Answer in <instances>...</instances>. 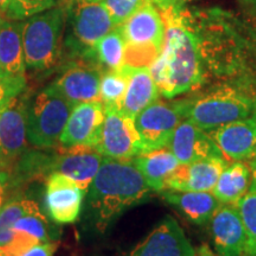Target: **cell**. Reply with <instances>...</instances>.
<instances>
[{
	"instance_id": "cell-1",
	"label": "cell",
	"mask_w": 256,
	"mask_h": 256,
	"mask_svg": "<svg viewBox=\"0 0 256 256\" xmlns=\"http://www.w3.org/2000/svg\"><path fill=\"white\" fill-rule=\"evenodd\" d=\"M166 25L165 43L150 66L159 92L174 98L200 87L204 81L200 40L179 10L160 12Z\"/></svg>"
},
{
	"instance_id": "cell-2",
	"label": "cell",
	"mask_w": 256,
	"mask_h": 256,
	"mask_svg": "<svg viewBox=\"0 0 256 256\" xmlns=\"http://www.w3.org/2000/svg\"><path fill=\"white\" fill-rule=\"evenodd\" d=\"M151 191L132 160L104 156L101 168L89 188V206L96 224L104 232L128 208L140 203Z\"/></svg>"
},
{
	"instance_id": "cell-3",
	"label": "cell",
	"mask_w": 256,
	"mask_h": 256,
	"mask_svg": "<svg viewBox=\"0 0 256 256\" xmlns=\"http://www.w3.org/2000/svg\"><path fill=\"white\" fill-rule=\"evenodd\" d=\"M119 28L126 42L124 64L133 68L151 66L162 52L166 36L165 22L156 6L148 2Z\"/></svg>"
},
{
	"instance_id": "cell-4",
	"label": "cell",
	"mask_w": 256,
	"mask_h": 256,
	"mask_svg": "<svg viewBox=\"0 0 256 256\" xmlns=\"http://www.w3.org/2000/svg\"><path fill=\"white\" fill-rule=\"evenodd\" d=\"M64 18V8H50L23 24L25 63L28 68L44 72L55 66L60 54Z\"/></svg>"
},
{
	"instance_id": "cell-5",
	"label": "cell",
	"mask_w": 256,
	"mask_h": 256,
	"mask_svg": "<svg viewBox=\"0 0 256 256\" xmlns=\"http://www.w3.org/2000/svg\"><path fill=\"white\" fill-rule=\"evenodd\" d=\"M74 106L52 87L40 92L28 108V139L37 148L60 147Z\"/></svg>"
},
{
	"instance_id": "cell-6",
	"label": "cell",
	"mask_w": 256,
	"mask_h": 256,
	"mask_svg": "<svg viewBox=\"0 0 256 256\" xmlns=\"http://www.w3.org/2000/svg\"><path fill=\"white\" fill-rule=\"evenodd\" d=\"M256 100L232 88H222L190 100L186 114L190 121L208 133L235 121L244 119L254 112Z\"/></svg>"
},
{
	"instance_id": "cell-7",
	"label": "cell",
	"mask_w": 256,
	"mask_h": 256,
	"mask_svg": "<svg viewBox=\"0 0 256 256\" xmlns=\"http://www.w3.org/2000/svg\"><path fill=\"white\" fill-rule=\"evenodd\" d=\"M69 20L72 36L68 43L75 52L84 57L92 56L98 42L116 28L107 8L90 0H72Z\"/></svg>"
},
{
	"instance_id": "cell-8",
	"label": "cell",
	"mask_w": 256,
	"mask_h": 256,
	"mask_svg": "<svg viewBox=\"0 0 256 256\" xmlns=\"http://www.w3.org/2000/svg\"><path fill=\"white\" fill-rule=\"evenodd\" d=\"M104 156L96 148L90 147H72L63 148L60 156H37L32 159V168H38L37 174L46 176L62 174L75 182L80 188L88 191L101 168Z\"/></svg>"
},
{
	"instance_id": "cell-9",
	"label": "cell",
	"mask_w": 256,
	"mask_h": 256,
	"mask_svg": "<svg viewBox=\"0 0 256 256\" xmlns=\"http://www.w3.org/2000/svg\"><path fill=\"white\" fill-rule=\"evenodd\" d=\"M190 100L154 102L136 118V126L146 152L168 148L177 127L186 119Z\"/></svg>"
},
{
	"instance_id": "cell-10",
	"label": "cell",
	"mask_w": 256,
	"mask_h": 256,
	"mask_svg": "<svg viewBox=\"0 0 256 256\" xmlns=\"http://www.w3.org/2000/svg\"><path fill=\"white\" fill-rule=\"evenodd\" d=\"M104 156L118 160H133L145 153L136 120L122 110L106 108L101 142L96 147Z\"/></svg>"
},
{
	"instance_id": "cell-11",
	"label": "cell",
	"mask_w": 256,
	"mask_h": 256,
	"mask_svg": "<svg viewBox=\"0 0 256 256\" xmlns=\"http://www.w3.org/2000/svg\"><path fill=\"white\" fill-rule=\"evenodd\" d=\"M104 119L106 108L100 100L75 106L60 136V147L96 148L101 142Z\"/></svg>"
},
{
	"instance_id": "cell-12",
	"label": "cell",
	"mask_w": 256,
	"mask_h": 256,
	"mask_svg": "<svg viewBox=\"0 0 256 256\" xmlns=\"http://www.w3.org/2000/svg\"><path fill=\"white\" fill-rule=\"evenodd\" d=\"M211 236L220 256H246L248 235L238 206L222 204L210 220Z\"/></svg>"
},
{
	"instance_id": "cell-13",
	"label": "cell",
	"mask_w": 256,
	"mask_h": 256,
	"mask_svg": "<svg viewBox=\"0 0 256 256\" xmlns=\"http://www.w3.org/2000/svg\"><path fill=\"white\" fill-rule=\"evenodd\" d=\"M130 256H196V250L177 220L166 216Z\"/></svg>"
},
{
	"instance_id": "cell-14",
	"label": "cell",
	"mask_w": 256,
	"mask_h": 256,
	"mask_svg": "<svg viewBox=\"0 0 256 256\" xmlns=\"http://www.w3.org/2000/svg\"><path fill=\"white\" fill-rule=\"evenodd\" d=\"M86 192L66 176H50L46 182V202L52 220L58 224L76 222L81 214Z\"/></svg>"
},
{
	"instance_id": "cell-15",
	"label": "cell",
	"mask_w": 256,
	"mask_h": 256,
	"mask_svg": "<svg viewBox=\"0 0 256 256\" xmlns=\"http://www.w3.org/2000/svg\"><path fill=\"white\" fill-rule=\"evenodd\" d=\"M168 148L180 165L209 158H224L210 133L184 120L176 130Z\"/></svg>"
},
{
	"instance_id": "cell-16",
	"label": "cell",
	"mask_w": 256,
	"mask_h": 256,
	"mask_svg": "<svg viewBox=\"0 0 256 256\" xmlns=\"http://www.w3.org/2000/svg\"><path fill=\"white\" fill-rule=\"evenodd\" d=\"M210 136L228 162L249 160L256 147V107L249 116L226 124Z\"/></svg>"
},
{
	"instance_id": "cell-17",
	"label": "cell",
	"mask_w": 256,
	"mask_h": 256,
	"mask_svg": "<svg viewBox=\"0 0 256 256\" xmlns=\"http://www.w3.org/2000/svg\"><path fill=\"white\" fill-rule=\"evenodd\" d=\"M226 166V158H209L180 165L168 178L165 190L211 192Z\"/></svg>"
},
{
	"instance_id": "cell-18",
	"label": "cell",
	"mask_w": 256,
	"mask_h": 256,
	"mask_svg": "<svg viewBox=\"0 0 256 256\" xmlns=\"http://www.w3.org/2000/svg\"><path fill=\"white\" fill-rule=\"evenodd\" d=\"M100 70L82 63H74L51 84L74 107L80 104L100 100Z\"/></svg>"
},
{
	"instance_id": "cell-19",
	"label": "cell",
	"mask_w": 256,
	"mask_h": 256,
	"mask_svg": "<svg viewBox=\"0 0 256 256\" xmlns=\"http://www.w3.org/2000/svg\"><path fill=\"white\" fill-rule=\"evenodd\" d=\"M28 108L26 100L17 96L0 112V145L10 159L18 158L26 148Z\"/></svg>"
},
{
	"instance_id": "cell-20",
	"label": "cell",
	"mask_w": 256,
	"mask_h": 256,
	"mask_svg": "<svg viewBox=\"0 0 256 256\" xmlns=\"http://www.w3.org/2000/svg\"><path fill=\"white\" fill-rule=\"evenodd\" d=\"M159 94V89L152 78L150 66H140V68L130 66L128 87L121 110L127 116L136 120V118L142 110L156 102Z\"/></svg>"
},
{
	"instance_id": "cell-21",
	"label": "cell",
	"mask_w": 256,
	"mask_h": 256,
	"mask_svg": "<svg viewBox=\"0 0 256 256\" xmlns=\"http://www.w3.org/2000/svg\"><path fill=\"white\" fill-rule=\"evenodd\" d=\"M162 197L197 226L209 223L222 206L211 192L165 190L162 191Z\"/></svg>"
},
{
	"instance_id": "cell-22",
	"label": "cell",
	"mask_w": 256,
	"mask_h": 256,
	"mask_svg": "<svg viewBox=\"0 0 256 256\" xmlns=\"http://www.w3.org/2000/svg\"><path fill=\"white\" fill-rule=\"evenodd\" d=\"M23 24L2 19L0 24V74L25 76Z\"/></svg>"
},
{
	"instance_id": "cell-23",
	"label": "cell",
	"mask_w": 256,
	"mask_h": 256,
	"mask_svg": "<svg viewBox=\"0 0 256 256\" xmlns=\"http://www.w3.org/2000/svg\"><path fill=\"white\" fill-rule=\"evenodd\" d=\"M132 162L145 178L150 188L158 192L165 190L168 178L180 166V162L168 148L146 152Z\"/></svg>"
},
{
	"instance_id": "cell-24",
	"label": "cell",
	"mask_w": 256,
	"mask_h": 256,
	"mask_svg": "<svg viewBox=\"0 0 256 256\" xmlns=\"http://www.w3.org/2000/svg\"><path fill=\"white\" fill-rule=\"evenodd\" d=\"M252 183V171L249 165L243 162H232L220 176L218 180L211 191L222 204L238 206L243 196L248 194Z\"/></svg>"
},
{
	"instance_id": "cell-25",
	"label": "cell",
	"mask_w": 256,
	"mask_h": 256,
	"mask_svg": "<svg viewBox=\"0 0 256 256\" xmlns=\"http://www.w3.org/2000/svg\"><path fill=\"white\" fill-rule=\"evenodd\" d=\"M130 66L124 64L122 68L108 70L102 74L100 83V101L104 108L120 110L128 87Z\"/></svg>"
},
{
	"instance_id": "cell-26",
	"label": "cell",
	"mask_w": 256,
	"mask_h": 256,
	"mask_svg": "<svg viewBox=\"0 0 256 256\" xmlns=\"http://www.w3.org/2000/svg\"><path fill=\"white\" fill-rule=\"evenodd\" d=\"M92 56L108 70L122 68L126 57V42L119 28H115L98 42L92 51Z\"/></svg>"
},
{
	"instance_id": "cell-27",
	"label": "cell",
	"mask_w": 256,
	"mask_h": 256,
	"mask_svg": "<svg viewBox=\"0 0 256 256\" xmlns=\"http://www.w3.org/2000/svg\"><path fill=\"white\" fill-rule=\"evenodd\" d=\"M36 202L31 200H16L6 204L0 211V248L5 247L14 238V226L22 217L40 211Z\"/></svg>"
},
{
	"instance_id": "cell-28",
	"label": "cell",
	"mask_w": 256,
	"mask_h": 256,
	"mask_svg": "<svg viewBox=\"0 0 256 256\" xmlns=\"http://www.w3.org/2000/svg\"><path fill=\"white\" fill-rule=\"evenodd\" d=\"M248 235L246 256H256V192H248L238 203Z\"/></svg>"
},
{
	"instance_id": "cell-29",
	"label": "cell",
	"mask_w": 256,
	"mask_h": 256,
	"mask_svg": "<svg viewBox=\"0 0 256 256\" xmlns=\"http://www.w3.org/2000/svg\"><path fill=\"white\" fill-rule=\"evenodd\" d=\"M14 232H20L36 238L40 243L50 242V230L46 217L42 214V211L30 214L22 217L14 224Z\"/></svg>"
},
{
	"instance_id": "cell-30",
	"label": "cell",
	"mask_w": 256,
	"mask_h": 256,
	"mask_svg": "<svg viewBox=\"0 0 256 256\" xmlns=\"http://www.w3.org/2000/svg\"><path fill=\"white\" fill-rule=\"evenodd\" d=\"M148 2L152 0H101L100 2L110 12L115 26L119 28Z\"/></svg>"
},
{
	"instance_id": "cell-31",
	"label": "cell",
	"mask_w": 256,
	"mask_h": 256,
	"mask_svg": "<svg viewBox=\"0 0 256 256\" xmlns=\"http://www.w3.org/2000/svg\"><path fill=\"white\" fill-rule=\"evenodd\" d=\"M60 0H11L8 16L12 18H31L55 8Z\"/></svg>"
},
{
	"instance_id": "cell-32",
	"label": "cell",
	"mask_w": 256,
	"mask_h": 256,
	"mask_svg": "<svg viewBox=\"0 0 256 256\" xmlns=\"http://www.w3.org/2000/svg\"><path fill=\"white\" fill-rule=\"evenodd\" d=\"M26 87L25 76H8L0 74V112Z\"/></svg>"
},
{
	"instance_id": "cell-33",
	"label": "cell",
	"mask_w": 256,
	"mask_h": 256,
	"mask_svg": "<svg viewBox=\"0 0 256 256\" xmlns=\"http://www.w3.org/2000/svg\"><path fill=\"white\" fill-rule=\"evenodd\" d=\"M56 250V244L52 242L40 243L34 246L31 249H28L22 254L20 256H54V252Z\"/></svg>"
},
{
	"instance_id": "cell-34",
	"label": "cell",
	"mask_w": 256,
	"mask_h": 256,
	"mask_svg": "<svg viewBox=\"0 0 256 256\" xmlns=\"http://www.w3.org/2000/svg\"><path fill=\"white\" fill-rule=\"evenodd\" d=\"M192 0H152L160 12L168 11V10H179Z\"/></svg>"
},
{
	"instance_id": "cell-35",
	"label": "cell",
	"mask_w": 256,
	"mask_h": 256,
	"mask_svg": "<svg viewBox=\"0 0 256 256\" xmlns=\"http://www.w3.org/2000/svg\"><path fill=\"white\" fill-rule=\"evenodd\" d=\"M249 168L252 171V183L248 192H256V158L249 159Z\"/></svg>"
},
{
	"instance_id": "cell-36",
	"label": "cell",
	"mask_w": 256,
	"mask_h": 256,
	"mask_svg": "<svg viewBox=\"0 0 256 256\" xmlns=\"http://www.w3.org/2000/svg\"><path fill=\"white\" fill-rule=\"evenodd\" d=\"M5 200H6V192H5V188L2 182L0 180V211H2V208L5 206Z\"/></svg>"
},
{
	"instance_id": "cell-37",
	"label": "cell",
	"mask_w": 256,
	"mask_h": 256,
	"mask_svg": "<svg viewBox=\"0 0 256 256\" xmlns=\"http://www.w3.org/2000/svg\"><path fill=\"white\" fill-rule=\"evenodd\" d=\"M196 256H217V255L214 254V252L210 250L208 246H203V247H202L200 250H198V252H196Z\"/></svg>"
},
{
	"instance_id": "cell-38",
	"label": "cell",
	"mask_w": 256,
	"mask_h": 256,
	"mask_svg": "<svg viewBox=\"0 0 256 256\" xmlns=\"http://www.w3.org/2000/svg\"><path fill=\"white\" fill-rule=\"evenodd\" d=\"M10 5H11V0H0V12L8 14Z\"/></svg>"
},
{
	"instance_id": "cell-39",
	"label": "cell",
	"mask_w": 256,
	"mask_h": 256,
	"mask_svg": "<svg viewBox=\"0 0 256 256\" xmlns=\"http://www.w3.org/2000/svg\"><path fill=\"white\" fill-rule=\"evenodd\" d=\"M6 158H8V156H6L4 150H2V145H0V162H4V160H5Z\"/></svg>"
},
{
	"instance_id": "cell-40",
	"label": "cell",
	"mask_w": 256,
	"mask_h": 256,
	"mask_svg": "<svg viewBox=\"0 0 256 256\" xmlns=\"http://www.w3.org/2000/svg\"><path fill=\"white\" fill-rule=\"evenodd\" d=\"M252 158H256V147H255L254 152H252ZM252 158H250V159H252Z\"/></svg>"
},
{
	"instance_id": "cell-41",
	"label": "cell",
	"mask_w": 256,
	"mask_h": 256,
	"mask_svg": "<svg viewBox=\"0 0 256 256\" xmlns=\"http://www.w3.org/2000/svg\"><path fill=\"white\" fill-rule=\"evenodd\" d=\"M90 2H100L101 0H90Z\"/></svg>"
},
{
	"instance_id": "cell-42",
	"label": "cell",
	"mask_w": 256,
	"mask_h": 256,
	"mask_svg": "<svg viewBox=\"0 0 256 256\" xmlns=\"http://www.w3.org/2000/svg\"><path fill=\"white\" fill-rule=\"evenodd\" d=\"M248 2H255V4H256V0H248Z\"/></svg>"
},
{
	"instance_id": "cell-43",
	"label": "cell",
	"mask_w": 256,
	"mask_h": 256,
	"mask_svg": "<svg viewBox=\"0 0 256 256\" xmlns=\"http://www.w3.org/2000/svg\"><path fill=\"white\" fill-rule=\"evenodd\" d=\"M2 18H0V24H2Z\"/></svg>"
}]
</instances>
